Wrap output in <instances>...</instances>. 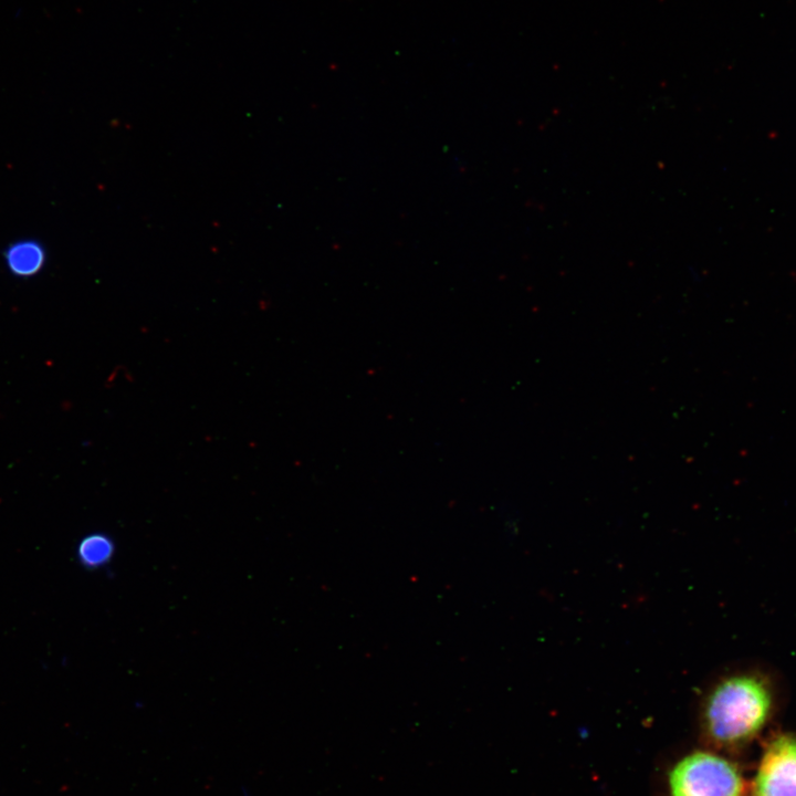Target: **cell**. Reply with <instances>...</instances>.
<instances>
[{
	"mask_svg": "<svg viewBox=\"0 0 796 796\" xmlns=\"http://www.w3.org/2000/svg\"><path fill=\"white\" fill-rule=\"evenodd\" d=\"M777 679L761 667H746L720 677L702 702L701 724L708 739L721 747L750 742L773 715Z\"/></svg>",
	"mask_w": 796,
	"mask_h": 796,
	"instance_id": "6da1fadb",
	"label": "cell"
},
{
	"mask_svg": "<svg viewBox=\"0 0 796 796\" xmlns=\"http://www.w3.org/2000/svg\"><path fill=\"white\" fill-rule=\"evenodd\" d=\"M671 796H742V776L727 760L695 752L678 762L669 774Z\"/></svg>",
	"mask_w": 796,
	"mask_h": 796,
	"instance_id": "7a4b0ae2",
	"label": "cell"
},
{
	"mask_svg": "<svg viewBox=\"0 0 796 796\" xmlns=\"http://www.w3.org/2000/svg\"><path fill=\"white\" fill-rule=\"evenodd\" d=\"M755 796H796V736L783 734L766 747L754 783Z\"/></svg>",
	"mask_w": 796,
	"mask_h": 796,
	"instance_id": "3957f363",
	"label": "cell"
},
{
	"mask_svg": "<svg viewBox=\"0 0 796 796\" xmlns=\"http://www.w3.org/2000/svg\"><path fill=\"white\" fill-rule=\"evenodd\" d=\"M45 259L43 245L33 239L18 240L4 251V261L9 272L20 277L38 274L44 266Z\"/></svg>",
	"mask_w": 796,
	"mask_h": 796,
	"instance_id": "277c9868",
	"label": "cell"
},
{
	"mask_svg": "<svg viewBox=\"0 0 796 796\" xmlns=\"http://www.w3.org/2000/svg\"><path fill=\"white\" fill-rule=\"evenodd\" d=\"M113 554V541L102 533H93L85 536L77 547L80 563L88 568H97L107 564Z\"/></svg>",
	"mask_w": 796,
	"mask_h": 796,
	"instance_id": "5b68a950",
	"label": "cell"
}]
</instances>
